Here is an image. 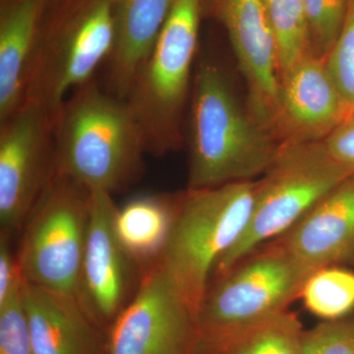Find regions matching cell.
I'll return each mask as SVG.
<instances>
[{
	"instance_id": "1",
	"label": "cell",
	"mask_w": 354,
	"mask_h": 354,
	"mask_svg": "<svg viewBox=\"0 0 354 354\" xmlns=\"http://www.w3.org/2000/svg\"><path fill=\"white\" fill-rule=\"evenodd\" d=\"M281 146L242 106L225 70L213 60L200 62L191 91L188 188L253 180L269 169Z\"/></svg>"
},
{
	"instance_id": "2",
	"label": "cell",
	"mask_w": 354,
	"mask_h": 354,
	"mask_svg": "<svg viewBox=\"0 0 354 354\" xmlns=\"http://www.w3.org/2000/svg\"><path fill=\"white\" fill-rule=\"evenodd\" d=\"M145 142L125 100L94 80L76 88L55 120V171L113 194L143 174Z\"/></svg>"
},
{
	"instance_id": "3",
	"label": "cell",
	"mask_w": 354,
	"mask_h": 354,
	"mask_svg": "<svg viewBox=\"0 0 354 354\" xmlns=\"http://www.w3.org/2000/svg\"><path fill=\"white\" fill-rule=\"evenodd\" d=\"M256 181L190 189L174 200L171 232L158 264L199 312L218 261L241 239L252 215Z\"/></svg>"
},
{
	"instance_id": "4",
	"label": "cell",
	"mask_w": 354,
	"mask_h": 354,
	"mask_svg": "<svg viewBox=\"0 0 354 354\" xmlns=\"http://www.w3.org/2000/svg\"><path fill=\"white\" fill-rule=\"evenodd\" d=\"M201 0H174L150 55L135 77L127 100L147 153L160 157L183 142L181 118L192 91Z\"/></svg>"
},
{
	"instance_id": "5",
	"label": "cell",
	"mask_w": 354,
	"mask_h": 354,
	"mask_svg": "<svg viewBox=\"0 0 354 354\" xmlns=\"http://www.w3.org/2000/svg\"><path fill=\"white\" fill-rule=\"evenodd\" d=\"M353 176L323 141L281 144L276 160L256 181L252 215L243 235L218 261L213 278L283 236L339 183Z\"/></svg>"
},
{
	"instance_id": "6",
	"label": "cell",
	"mask_w": 354,
	"mask_h": 354,
	"mask_svg": "<svg viewBox=\"0 0 354 354\" xmlns=\"http://www.w3.org/2000/svg\"><path fill=\"white\" fill-rule=\"evenodd\" d=\"M91 190L53 171L23 227L17 253L28 283L78 299Z\"/></svg>"
},
{
	"instance_id": "7",
	"label": "cell",
	"mask_w": 354,
	"mask_h": 354,
	"mask_svg": "<svg viewBox=\"0 0 354 354\" xmlns=\"http://www.w3.org/2000/svg\"><path fill=\"white\" fill-rule=\"evenodd\" d=\"M115 38L114 0H68L62 19L41 31L26 102L57 115L71 92L109 59Z\"/></svg>"
},
{
	"instance_id": "8",
	"label": "cell",
	"mask_w": 354,
	"mask_h": 354,
	"mask_svg": "<svg viewBox=\"0 0 354 354\" xmlns=\"http://www.w3.org/2000/svg\"><path fill=\"white\" fill-rule=\"evenodd\" d=\"M309 276L278 242L260 247L209 286L198 312V333L220 337L288 311Z\"/></svg>"
},
{
	"instance_id": "9",
	"label": "cell",
	"mask_w": 354,
	"mask_h": 354,
	"mask_svg": "<svg viewBox=\"0 0 354 354\" xmlns=\"http://www.w3.org/2000/svg\"><path fill=\"white\" fill-rule=\"evenodd\" d=\"M55 115L25 102L0 121V225L2 234L24 227L55 171Z\"/></svg>"
},
{
	"instance_id": "10",
	"label": "cell",
	"mask_w": 354,
	"mask_h": 354,
	"mask_svg": "<svg viewBox=\"0 0 354 354\" xmlns=\"http://www.w3.org/2000/svg\"><path fill=\"white\" fill-rule=\"evenodd\" d=\"M197 333L196 312L155 263L114 319L109 354H187Z\"/></svg>"
},
{
	"instance_id": "11",
	"label": "cell",
	"mask_w": 354,
	"mask_h": 354,
	"mask_svg": "<svg viewBox=\"0 0 354 354\" xmlns=\"http://www.w3.org/2000/svg\"><path fill=\"white\" fill-rule=\"evenodd\" d=\"M113 194L91 190L90 220L78 300L91 319L114 320L127 306L136 266L118 239Z\"/></svg>"
},
{
	"instance_id": "12",
	"label": "cell",
	"mask_w": 354,
	"mask_h": 354,
	"mask_svg": "<svg viewBox=\"0 0 354 354\" xmlns=\"http://www.w3.org/2000/svg\"><path fill=\"white\" fill-rule=\"evenodd\" d=\"M247 88L248 109L274 133L281 75L276 38L264 0H216Z\"/></svg>"
},
{
	"instance_id": "13",
	"label": "cell",
	"mask_w": 354,
	"mask_h": 354,
	"mask_svg": "<svg viewBox=\"0 0 354 354\" xmlns=\"http://www.w3.org/2000/svg\"><path fill=\"white\" fill-rule=\"evenodd\" d=\"M351 109L325 58L309 53L281 76L274 132L281 144L323 141Z\"/></svg>"
},
{
	"instance_id": "14",
	"label": "cell",
	"mask_w": 354,
	"mask_h": 354,
	"mask_svg": "<svg viewBox=\"0 0 354 354\" xmlns=\"http://www.w3.org/2000/svg\"><path fill=\"white\" fill-rule=\"evenodd\" d=\"M309 272L354 259V176L328 193L274 239Z\"/></svg>"
},
{
	"instance_id": "15",
	"label": "cell",
	"mask_w": 354,
	"mask_h": 354,
	"mask_svg": "<svg viewBox=\"0 0 354 354\" xmlns=\"http://www.w3.org/2000/svg\"><path fill=\"white\" fill-rule=\"evenodd\" d=\"M46 0H9L0 22V121L25 104Z\"/></svg>"
},
{
	"instance_id": "16",
	"label": "cell",
	"mask_w": 354,
	"mask_h": 354,
	"mask_svg": "<svg viewBox=\"0 0 354 354\" xmlns=\"http://www.w3.org/2000/svg\"><path fill=\"white\" fill-rule=\"evenodd\" d=\"M24 301L34 354H94L91 318L76 298L28 283Z\"/></svg>"
},
{
	"instance_id": "17",
	"label": "cell",
	"mask_w": 354,
	"mask_h": 354,
	"mask_svg": "<svg viewBox=\"0 0 354 354\" xmlns=\"http://www.w3.org/2000/svg\"><path fill=\"white\" fill-rule=\"evenodd\" d=\"M174 0H114L116 38L109 57L108 91L127 100Z\"/></svg>"
},
{
	"instance_id": "18",
	"label": "cell",
	"mask_w": 354,
	"mask_h": 354,
	"mask_svg": "<svg viewBox=\"0 0 354 354\" xmlns=\"http://www.w3.org/2000/svg\"><path fill=\"white\" fill-rule=\"evenodd\" d=\"M174 200L142 197L118 209L115 218L118 239L138 265L158 262L171 232Z\"/></svg>"
},
{
	"instance_id": "19",
	"label": "cell",
	"mask_w": 354,
	"mask_h": 354,
	"mask_svg": "<svg viewBox=\"0 0 354 354\" xmlns=\"http://www.w3.org/2000/svg\"><path fill=\"white\" fill-rule=\"evenodd\" d=\"M302 332L288 311L268 320L207 341L221 354H304Z\"/></svg>"
},
{
	"instance_id": "20",
	"label": "cell",
	"mask_w": 354,
	"mask_h": 354,
	"mask_svg": "<svg viewBox=\"0 0 354 354\" xmlns=\"http://www.w3.org/2000/svg\"><path fill=\"white\" fill-rule=\"evenodd\" d=\"M299 298L313 315L341 320L354 309V272L337 266L317 270L307 278Z\"/></svg>"
},
{
	"instance_id": "21",
	"label": "cell",
	"mask_w": 354,
	"mask_h": 354,
	"mask_svg": "<svg viewBox=\"0 0 354 354\" xmlns=\"http://www.w3.org/2000/svg\"><path fill=\"white\" fill-rule=\"evenodd\" d=\"M278 46L279 75L310 51L309 29L304 0H264Z\"/></svg>"
},
{
	"instance_id": "22",
	"label": "cell",
	"mask_w": 354,
	"mask_h": 354,
	"mask_svg": "<svg viewBox=\"0 0 354 354\" xmlns=\"http://www.w3.org/2000/svg\"><path fill=\"white\" fill-rule=\"evenodd\" d=\"M308 22L310 51L327 57L341 32L351 0H304Z\"/></svg>"
},
{
	"instance_id": "23",
	"label": "cell",
	"mask_w": 354,
	"mask_h": 354,
	"mask_svg": "<svg viewBox=\"0 0 354 354\" xmlns=\"http://www.w3.org/2000/svg\"><path fill=\"white\" fill-rule=\"evenodd\" d=\"M24 285L25 279L0 304V354H34Z\"/></svg>"
},
{
	"instance_id": "24",
	"label": "cell",
	"mask_w": 354,
	"mask_h": 354,
	"mask_svg": "<svg viewBox=\"0 0 354 354\" xmlns=\"http://www.w3.org/2000/svg\"><path fill=\"white\" fill-rule=\"evenodd\" d=\"M325 62L344 101L354 108V0L349 2L341 32Z\"/></svg>"
},
{
	"instance_id": "25",
	"label": "cell",
	"mask_w": 354,
	"mask_h": 354,
	"mask_svg": "<svg viewBox=\"0 0 354 354\" xmlns=\"http://www.w3.org/2000/svg\"><path fill=\"white\" fill-rule=\"evenodd\" d=\"M304 354H354V320L326 321L302 333Z\"/></svg>"
},
{
	"instance_id": "26",
	"label": "cell",
	"mask_w": 354,
	"mask_h": 354,
	"mask_svg": "<svg viewBox=\"0 0 354 354\" xmlns=\"http://www.w3.org/2000/svg\"><path fill=\"white\" fill-rule=\"evenodd\" d=\"M323 142L335 162L354 176V108Z\"/></svg>"
}]
</instances>
